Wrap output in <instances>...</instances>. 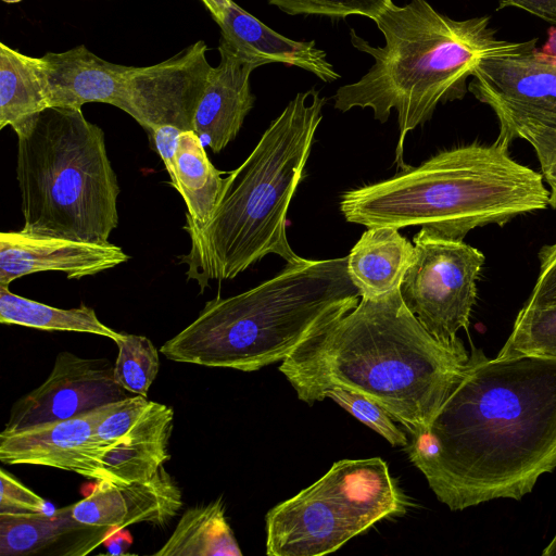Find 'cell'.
Segmentation results:
<instances>
[{"label": "cell", "mask_w": 556, "mask_h": 556, "mask_svg": "<svg viewBox=\"0 0 556 556\" xmlns=\"http://www.w3.org/2000/svg\"><path fill=\"white\" fill-rule=\"evenodd\" d=\"M408 434L410 462L451 510L521 500L556 468V358H489L471 345L431 422Z\"/></svg>", "instance_id": "6da1fadb"}, {"label": "cell", "mask_w": 556, "mask_h": 556, "mask_svg": "<svg viewBox=\"0 0 556 556\" xmlns=\"http://www.w3.org/2000/svg\"><path fill=\"white\" fill-rule=\"evenodd\" d=\"M468 358L459 338L443 342L428 332L397 289L361 298L301 343L279 370L308 405L321 388L339 384L376 402L410 433L431 422Z\"/></svg>", "instance_id": "7a4b0ae2"}, {"label": "cell", "mask_w": 556, "mask_h": 556, "mask_svg": "<svg viewBox=\"0 0 556 556\" xmlns=\"http://www.w3.org/2000/svg\"><path fill=\"white\" fill-rule=\"evenodd\" d=\"M374 22L386 45L374 47L350 30L352 46L375 63L357 81L337 90L334 108H370L381 123L394 109L400 129L395 162L403 168L406 134L429 121L439 103L462 99L482 59L525 54L538 42L500 39L490 15L453 20L426 0L393 3Z\"/></svg>", "instance_id": "3957f363"}, {"label": "cell", "mask_w": 556, "mask_h": 556, "mask_svg": "<svg viewBox=\"0 0 556 556\" xmlns=\"http://www.w3.org/2000/svg\"><path fill=\"white\" fill-rule=\"evenodd\" d=\"M326 101L315 88L296 93L250 155L224 179L207 222L199 226L186 220L191 247L181 263L201 292L211 280L233 279L268 254L287 263L303 258L288 242L286 217Z\"/></svg>", "instance_id": "277c9868"}, {"label": "cell", "mask_w": 556, "mask_h": 556, "mask_svg": "<svg viewBox=\"0 0 556 556\" xmlns=\"http://www.w3.org/2000/svg\"><path fill=\"white\" fill-rule=\"evenodd\" d=\"M508 148L495 140L442 151L392 178L344 192L341 213L367 228L421 226L464 240L475 228L546 208L542 174L516 162Z\"/></svg>", "instance_id": "5b68a950"}, {"label": "cell", "mask_w": 556, "mask_h": 556, "mask_svg": "<svg viewBox=\"0 0 556 556\" xmlns=\"http://www.w3.org/2000/svg\"><path fill=\"white\" fill-rule=\"evenodd\" d=\"M359 301L346 256L302 258L248 291L206 302L160 352L178 363L255 371L286 359Z\"/></svg>", "instance_id": "8992f818"}, {"label": "cell", "mask_w": 556, "mask_h": 556, "mask_svg": "<svg viewBox=\"0 0 556 556\" xmlns=\"http://www.w3.org/2000/svg\"><path fill=\"white\" fill-rule=\"evenodd\" d=\"M16 136L22 230L108 242L118 224L121 189L104 131L81 109L53 106Z\"/></svg>", "instance_id": "52a82bcc"}, {"label": "cell", "mask_w": 556, "mask_h": 556, "mask_svg": "<svg viewBox=\"0 0 556 556\" xmlns=\"http://www.w3.org/2000/svg\"><path fill=\"white\" fill-rule=\"evenodd\" d=\"M410 503L380 457L341 459L266 514L268 556H323Z\"/></svg>", "instance_id": "ba28073f"}, {"label": "cell", "mask_w": 556, "mask_h": 556, "mask_svg": "<svg viewBox=\"0 0 556 556\" xmlns=\"http://www.w3.org/2000/svg\"><path fill=\"white\" fill-rule=\"evenodd\" d=\"M207 46L198 40L149 66H129L116 108L142 126L161 156L170 181L179 135L193 130L194 114L212 65Z\"/></svg>", "instance_id": "9c48e42d"}, {"label": "cell", "mask_w": 556, "mask_h": 556, "mask_svg": "<svg viewBox=\"0 0 556 556\" xmlns=\"http://www.w3.org/2000/svg\"><path fill=\"white\" fill-rule=\"evenodd\" d=\"M414 245L415 260L400 287L402 299L428 332L452 342L470 324L484 254L464 240L446 239L422 227Z\"/></svg>", "instance_id": "30bf717a"}, {"label": "cell", "mask_w": 556, "mask_h": 556, "mask_svg": "<svg viewBox=\"0 0 556 556\" xmlns=\"http://www.w3.org/2000/svg\"><path fill=\"white\" fill-rule=\"evenodd\" d=\"M126 392L115 381L114 365L106 358L60 352L48 378L14 403L3 430L74 418L124 400Z\"/></svg>", "instance_id": "8fae6325"}, {"label": "cell", "mask_w": 556, "mask_h": 556, "mask_svg": "<svg viewBox=\"0 0 556 556\" xmlns=\"http://www.w3.org/2000/svg\"><path fill=\"white\" fill-rule=\"evenodd\" d=\"M172 407L142 395H130L97 426L106 446L104 469L110 481L131 482L154 476L170 458Z\"/></svg>", "instance_id": "7c38bea8"}, {"label": "cell", "mask_w": 556, "mask_h": 556, "mask_svg": "<svg viewBox=\"0 0 556 556\" xmlns=\"http://www.w3.org/2000/svg\"><path fill=\"white\" fill-rule=\"evenodd\" d=\"M119 401L74 418L0 433V460L8 465H41L88 479L110 480L104 469L108 448L97 426Z\"/></svg>", "instance_id": "4fadbf2b"}, {"label": "cell", "mask_w": 556, "mask_h": 556, "mask_svg": "<svg viewBox=\"0 0 556 556\" xmlns=\"http://www.w3.org/2000/svg\"><path fill=\"white\" fill-rule=\"evenodd\" d=\"M130 256L111 242H90L20 231L0 233V286L40 271L81 279L126 263Z\"/></svg>", "instance_id": "5bb4252c"}, {"label": "cell", "mask_w": 556, "mask_h": 556, "mask_svg": "<svg viewBox=\"0 0 556 556\" xmlns=\"http://www.w3.org/2000/svg\"><path fill=\"white\" fill-rule=\"evenodd\" d=\"M182 504L180 488L163 466L144 480H96L87 496L72 505V513L84 525L124 529L137 523L164 526Z\"/></svg>", "instance_id": "9a60e30c"}, {"label": "cell", "mask_w": 556, "mask_h": 556, "mask_svg": "<svg viewBox=\"0 0 556 556\" xmlns=\"http://www.w3.org/2000/svg\"><path fill=\"white\" fill-rule=\"evenodd\" d=\"M218 51L220 61L208 74L193 119V131L214 153H219L237 137L252 110L255 97L250 76L257 68L223 39Z\"/></svg>", "instance_id": "2e32d148"}, {"label": "cell", "mask_w": 556, "mask_h": 556, "mask_svg": "<svg viewBox=\"0 0 556 556\" xmlns=\"http://www.w3.org/2000/svg\"><path fill=\"white\" fill-rule=\"evenodd\" d=\"M468 90L481 102L556 110V58L534 49L490 56L477 65Z\"/></svg>", "instance_id": "e0dca14e"}, {"label": "cell", "mask_w": 556, "mask_h": 556, "mask_svg": "<svg viewBox=\"0 0 556 556\" xmlns=\"http://www.w3.org/2000/svg\"><path fill=\"white\" fill-rule=\"evenodd\" d=\"M43 63L49 108L81 109L101 102L116 106L129 66L115 64L79 45L47 52Z\"/></svg>", "instance_id": "ac0fdd59"}, {"label": "cell", "mask_w": 556, "mask_h": 556, "mask_svg": "<svg viewBox=\"0 0 556 556\" xmlns=\"http://www.w3.org/2000/svg\"><path fill=\"white\" fill-rule=\"evenodd\" d=\"M217 25L220 27V39L256 67L282 63L311 72L325 83L340 78V74L327 60V52L318 49L314 40L289 39L270 29L232 0Z\"/></svg>", "instance_id": "d6986e66"}, {"label": "cell", "mask_w": 556, "mask_h": 556, "mask_svg": "<svg viewBox=\"0 0 556 556\" xmlns=\"http://www.w3.org/2000/svg\"><path fill=\"white\" fill-rule=\"evenodd\" d=\"M117 529L94 527L77 521L72 505L45 511H0V555L41 554L50 547H63L65 555H86Z\"/></svg>", "instance_id": "ffe728a7"}, {"label": "cell", "mask_w": 556, "mask_h": 556, "mask_svg": "<svg viewBox=\"0 0 556 556\" xmlns=\"http://www.w3.org/2000/svg\"><path fill=\"white\" fill-rule=\"evenodd\" d=\"M415 255V245L397 228L371 227L346 256L348 273L361 298H379L400 289Z\"/></svg>", "instance_id": "44dd1931"}, {"label": "cell", "mask_w": 556, "mask_h": 556, "mask_svg": "<svg viewBox=\"0 0 556 556\" xmlns=\"http://www.w3.org/2000/svg\"><path fill=\"white\" fill-rule=\"evenodd\" d=\"M49 108L41 58L26 55L0 42V129L15 134Z\"/></svg>", "instance_id": "7402d4cb"}, {"label": "cell", "mask_w": 556, "mask_h": 556, "mask_svg": "<svg viewBox=\"0 0 556 556\" xmlns=\"http://www.w3.org/2000/svg\"><path fill=\"white\" fill-rule=\"evenodd\" d=\"M224 179L210 161L202 139L193 130L182 131L174 155L172 186L181 194L188 213L186 220L204 225L219 198Z\"/></svg>", "instance_id": "603a6c76"}, {"label": "cell", "mask_w": 556, "mask_h": 556, "mask_svg": "<svg viewBox=\"0 0 556 556\" xmlns=\"http://www.w3.org/2000/svg\"><path fill=\"white\" fill-rule=\"evenodd\" d=\"M156 556H242L233 531L217 498L187 509Z\"/></svg>", "instance_id": "cb8c5ba5"}, {"label": "cell", "mask_w": 556, "mask_h": 556, "mask_svg": "<svg viewBox=\"0 0 556 556\" xmlns=\"http://www.w3.org/2000/svg\"><path fill=\"white\" fill-rule=\"evenodd\" d=\"M0 323L46 331H74L106 337L114 342L124 332L104 325L93 308L81 304L75 308H58L17 295L0 286Z\"/></svg>", "instance_id": "d4e9b609"}, {"label": "cell", "mask_w": 556, "mask_h": 556, "mask_svg": "<svg viewBox=\"0 0 556 556\" xmlns=\"http://www.w3.org/2000/svg\"><path fill=\"white\" fill-rule=\"evenodd\" d=\"M516 356L556 358V302L520 308L496 357Z\"/></svg>", "instance_id": "484cf974"}, {"label": "cell", "mask_w": 556, "mask_h": 556, "mask_svg": "<svg viewBox=\"0 0 556 556\" xmlns=\"http://www.w3.org/2000/svg\"><path fill=\"white\" fill-rule=\"evenodd\" d=\"M494 113L500 123L498 142L509 146L521 138L534 149L542 176L551 187L548 205L556 210V126L509 111Z\"/></svg>", "instance_id": "4316f807"}, {"label": "cell", "mask_w": 556, "mask_h": 556, "mask_svg": "<svg viewBox=\"0 0 556 556\" xmlns=\"http://www.w3.org/2000/svg\"><path fill=\"white\" fill-rule=\"evenodd\" d=\"M118 354L114 363V379L128 393L148 397L160 369L159 352L143 336L124 333L117 340Z\"/></svg>", "instance_id": "83f0119b"}, {"label": "cell", "mask_w": 556, "mask_h": 556, "mask_svg": "<svg viewBox=\"0 0 556 556\" xmlns=\"http://www.w3.org/2000/svg\"><path fill=\"white\" fill-rule=\"evenodd\" d=\"M326 397L337 402L357 420L384 438L392 446L405 447L408 443L407 435L395 426L393 418L364 394L339 384H329L317 392L315 402Z\"/></svg>", "instance_id": "f1b7e54d"}, {"label": "cell", "mask_w": 556, "mask_h": 556, "mask_svg": "<svg viewBox=\"0 0 556 556\" xmlns=\"http://www.w3.org/2000/svg\"><path fill=\"white\" fill-rule=\"evenodd\" d=\"M290 15L315 14L332 18L362 15L375 21L393 4L392 0H268Z\"/></svg>", "instance_id": "f546056e"}, {"label": "cell", "mask_w": 556, "mask_h": 556, "mask_svg": "<svg viewBox=\"0 0 556 556\" xmlns=\"http://www.w3.org/2000/svg\"><path fill=\"white\" fill-rule=\"evenodd\" d=\"M47 502L4 469L0 470V511H45Z\"/></svg>", "instance_id": "4dcf8cb0"}, {"label": "cell", "mask_w": 556, "mask_h": 556, "mask_svg": "<svg viewBox=\"0 0 556 556\" xmlns=\"http://www.w3.org/2000/svg\"><path fill=\"white\" fill-rule=\"evenodd\" d=\"M539 274L526 306H539L556 302V242L544 245L538 253Z\"/></svg>", "instance_id": "1f68e13d"}, {"label": "cell", "mask_w": 556, "mask_h": 556, "mask_svg": "<svg viewBox=\"0 0 556 556\" xmlns=\"http://www.w3.org/2000/svg\"><path fill=\"white\" fill-rule=\"evenodd\" d=\"M497 10L517 8L556 25V0H497Z\"/></svg>", "instance_id": "d6a6232c"}, {"label": "cell", "mask_w": 556, "mask_h": 556, "mask_svg": "<svg viewBox=\"0 0 556 556\" xmlns=\"http://www.w3.org/2000/svg\"><path fill=\"white\" fill-rule=\"evenodd\" d=\"M494 111H509L536 118L543 123L556 126V110L538 109L491 101L486 103Z\"/></svg>", "instance_id": "836d02e7"}, {"label": "cell", "mask_w": 556, "mask_h": 556, "mask_svg": "<svg viewBox=\"0 0 556 556\" xmlns=\"http://www.w3.org/2000/svg\"><path fill=\"white\" fill-rule=\"evenodd\" d=\"M124 529L114 530L103 542L110 555H124L131 545V536Z\"/></svg>", "instance_id": "e575fe53"}, {"label": "cell", "mask_w": 556, "mask_h": 556, "mask_svg": "<svg viewBox=\"0 0 556 556\" xmlns=\"http://www.w3.org/2000/svg\"><path fill=\"white\" fill-rule=\"evenodd\" d=\"M205 8L210 11L214 21L218 24L224 17L225 11L230 0H201Z\"/></svg>", "instance_id": "d590c367"}, {"label": "cell", "mask_w": 556, "mask_h": 556, "mask_svg": "<svg viewBox=\"0 0 556 556\" xmlns=\"http://www.w3.org/2000/svg\"><path fill=\"white\" fill-rule=\"evenodd\" d=\"M548 38L542 46L541 52L552 58H556V25L551 26L547 30Z\"/></svg>", "instance_id": "8d00e7d4"}, {"label": "cell", "mask_w": 556, "mask_h": 556, "mask_svg": "<svg viewBox=\"0 0 556 556\" xmlns=\"http://www.w3.org/2000/svg\"><path fill=\"white\" fill-rule=\"evenodd\" d=\"M543 556H556V532L551 542L544 547L541 553Z\"/></svg>", "instance_id": "74e56055"}, {"label": "cell", "mask_w": 556, "mask_h": 556, "mask_svg": "<svg viewBox=\"0 0 556 556\" xmlns=\"http://www.w3.org/2000/svg\"><path fill=\"white\" fill-rule=\"evenodd\" d=\"M2 1L5 3H17V2H21L22 0H2Z\"/></svg>", "instance_id": "f35d334b"}]
</instances>
